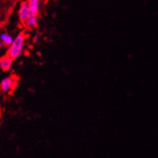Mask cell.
Instances as JSON below:
<instances>
[{"label": "cell", "mask_w": 158, "mask_h": 158, "mask_svg": "<svg viewBox=\"0 0 158 158\" xmlns=\"http://www.w3.org/2000/svg\"><path fill=\"white\" fill-rule=\"evenodd\" d=\"M26 35L24 33H20L18 36L14 39V41L9 47V49L7 51L6 54L10 57H12L13 59L15 60L21 55L24 49V42H25Z\"/></svg>", "instance_id": "6da1fadb"}, {"label": "cell", "mask_w": 158, "mask_h": 158, "mask_svg": "<svg viewBox=\"0 0 158 158\" xmlns=\"http://www.w3.org/2000/svg\"><path fill=\"white\" fill-rule=\"evenodd\" d=\"M30 14V8L29 4L28 1H24L21 3L19 10H18V17H19V21L21 24H24V21H26L28 17Z\"/></svg>", "instance_id": "7a4b0ae2"}, {"label": "cell", "mask_w": 158, "mask_h": 158, "mask_svg": "<svg viewBox=\"0 0 158 158\" xmlns=\"http://www.w3.org/2000/svg\"><path fill=\"white\" fill-rule=\"evenodd\" d=\"M16 85V81L12 77H6L0 83V89L3 92H10Z\"/></svg>", "instance_id": "3957f363"}, {"label": "cell", "mask_w": 158, "mask_h": 158, "mask_svg": "<svg viewBox=\"0 0 158 158\" xmlns=\"http://www.w3.org/2000/svg\"><path fill=\"white\" fill-rule=\"evenodd\" d=\"M13 62H14V59L12 57L6 54L5 56L0 57V69L4 72L9 71L12 67Z\"/></svg>", "instance_id": "277c9868"}, {"label": "cell", "mask_w": 158, "mask_h": 158, "mask_svg": "<svg viewBox=\"0 0 158 158\" xmlns=\"http://www.w3.org/2000/svg\"><path fill=\"white\" fill-rule=\"evenodd\" d=\"M24 26L28 28H34L38 24V14H30L24 23Z\"/></svg>", "instance_id": "5b68a950"}, {"label": "cell", "mask_w": 158, "mask_h": 158, "mask_svg": "<svg viewBox=\"0 0 158 158\" xmlns=\"http://www.w3.org/2000/svg\"><path fill=\"white\" fill-rule=\"evenodd\" d=\"M29 4L30 14H38L40 8V0H27Z\"/></svg>", "instance_id": "8992f818"}, {"label": "cell", "mask_w": 158, "mask_h": 158, "mask_svg": "<svg viewBox=\"0 0 158 158\" xmlns=\"http://www.w3.org/2000/svg\"><path fill=\"white\" fill-rule=\"evenodd\" d=\"M0 40L3 43L6 47H10L14 41V38L7 33H2L0 35Z\"/></svg>", "instance_id": "52a82bcc"}, {"label": "cell", "mask_w": 158, "mask_h": 158, "mask_svg": "<svg viewBox=\"0 0 158 158\" xmlns=\"http://www.w3.org/2000/svg\"><path fill=\"white\" fill-rule=\"evenodd\" d=\"M39 39H40V36H39L38 34H36V35H35L34 38H33V41H34V42H35V43L38 42Z\"/></svg>", "instance_id": "ba28073f"}, {"label": "cell", "mask_w": 158, "mask_h": 158, "mask_svg": "<svg viewBox=\"0 0 158 158\" xmlns=\"http://www.w3.org/2000/svg\"><path fill=\"white\" fill-rule=\"evenodd\" d=\"M2 42H0V50L2 49Z\"/></svg>", "instance_id": "9c48e42d"}, {"label": "cell", "mask_w": 158, "mask_h": 158, "mask_svg": "<svg viewBox=\"0 0 158 158\" xmlns=\"http://www.w3.org/2000/svg\"><path fill=\"white\" fill-rule=\"evenodd\" d=\"M0 116H1V111H0Z\"/></svg>", "instance_id": "30bf717a"}, {"label": "cell", "mask_w": 158, "mask_h": 158, "mask_svg": "<svg viewBox=\"0 0 158 158\" xmlns=\"http://www.w3.org/2000/svg\"><path fill=\"white\" fill-rule=\"evenodd\" d=\"M45 1H46V2H47V1H48V0H45Z\"/></svg>", "instance_id": "8fae6325"}]
</instances>
